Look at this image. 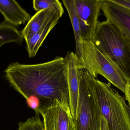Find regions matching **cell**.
I'll return each mask as SVG.
<instances>
[{
  "label": "cell",
  "instance_id": "cell-1",
  "mask_svg": "<svg viewBox=\"0 0 130 130\" xmlns=\"http://www.w3.org/2000/svg\"><path fill=\"white\" fill-rule=\"evenodd\" d=\"M68 71L66 57L59 56L39 64L12 63L5 71L11 85L25 99L35 95L46 107L57 99L70 110Z\"/></svg>",
  "mask_w": 130,
  "mask_h": 130
},
{
  "label": "cell",
  "instance_id": "cell-2",
  "mask_svg": "<svg viewBox=\"0 0 130 130\" xmlns=\"http://www.w3.org/2000/svg\"><path fill=\"white\" fill-rule=\"evenodd\" d=\"M79 94L75 130H109L96 96L95 78L77 56Z\"/></svg>",
  "mask_w": 130,
  "mask_h": 130
},
{
  "label": "cell",
  "instance_id": "cell-3",
  "mask_svg": "<svg viewBox=\"0 0 130 130\" xmlns=\"http://www.w3.org/2000/svg\"><path fill=\"white\" fill-rule=\"evenodd\" d=\"M92 41L100 52L130 82V44L120 31L108 21H99Z\"/></svg>",
  "mask_w": 130,
  "mask_h": 130
},
{
  "label": "cell",
  "instance_id": "cell-4",
  "mask_svg": "<svg viewBox=\"0 0 130 130\" xmlns=\"http://www.w3.org/2000/svg\"><path fill=\"white\" fill-rule=\"evenodd\" d=\"M97 99L102 116L110 130H130V117L123 97L110 83L95 81Z\"/></svg>",
  "mask_w": 130,
  "mask_h": 130
},
{
  "label": "cell",
  "instance_id": "cell-5",
  "mask_svg": "<svg viewBox=\"0 0 130 130\" xmlns=\"http://www.w3.org/2000/svg\"><path fill=\"white\" fill-rule=\"evenodd\" d=\"M82 50V62L94 78L101 75L124 93L128 81L100 52L92 41L83 40Z\"/></svg>",
  "mask_w": 130,
  "mask_h": 130
},
{
  "label": "cell",
  "instance_id": "cell-6",
  "mask_svg": "<svg viewBox=\"0 0 130 130\" xmlns=\"http://www.w3.org/2000/svg\"><path fill=\"white\" fill-rule=\"evenodd\" d=\"M45 130H75V120L71 110L67 109L57 99L40 110Z\"/></svg>",
  "mask_w": 130,
  "mask_h": 130
},
{
  "label": "cell",
  "instance_id": "cell-7",
  "mask_svg": "<svg viewBox=\"0 0 130 130\" xmlns=\"http://www.w3.org/2000/svg\"><path fill=\"white\" fill-rule=\"evenodd\" d=\"M83 40L92 41L101 10L102 0H74Z\"/></svg>",
  "mask_w": 130,
  "mask_h": 130
},
{
  "label": "cell",
  "instance_id": "cell-8",
  "mask_svg": "<svg viewBox=\"0 0 130 130\" xmlns=\"http://www.w3.org/2000/svg\"><path fill=\"white\" fill-rule=\"evenodd\" d=\"M101 10L107 20L120 31L130 44V9L111 0H102Z\"/></svg>",
  "mask_w": 130,
  "mask_h": 130
},
{
  "label": "cell",
  "instance_id": "cell-9",
  "mask_svg": "<svg viewBox=\"0 0 130 130\" xmlns=\"http://www.w3.org/2000/svg\"><path fill=\"white\" fill-rule=\"evenodd\" d=\"M0 12L5 22L15 27L28 22L32 17L17 2L13 0H0Z\"/></svg>",
  "mask_w": 130,
  "mask_h": 130
},
{
  "label": "cell",
  "instance_id": "cell-10",
  "mask_svg": "<svg viewBox=\"0 0 130 130\" xmlns=\"http://www.w3.org/2000/svg\"><path fill=\"white\" fill-rule=\"evenodd\" d=\"M66 57L68 61V82L69 89L70 107L71 114L75 120L79 94V81L76 66L77 56L75 53L68 52Z\"/></svg>",
  "mask_w": 130,
  "mask_h": 130
},
{
  "label": "cell",
  "instance_id": "cell-11",
  "mask_svg": "<svg viewBox=\"0 0 130 130\" xmlns=\"http://www.w3.org/2000/svg\"><path fill=\"white\" fill-rule=\"evenodd\" d=\"M63 10V7L51 8L37 12L21 32L24 39L26 40L30 38L49 22L59 11Z\"/></svg>",
  "mask_w": 130,
  "mask_h": 130
},
{
  "label": "cell",
  "instance_id": "cell-12",
  "mask_svg": "<svg viewBox=\"0 0 130 130\" xmlns=\"http://www.w3.org/2000/svg\"><path fill=\"white\" fill-rule=\"evenodd\" d=\"M64 13V10L59 11L49 22L44 25L37 33L25 40L27 50L29 58H33L36 56L45 39L54 27L58 23Z\"/></svg>",
  "mask_w": 130,
  "mask_h": 130
},
{
  "label": "cell",
  "instance_id": "cell-13",
  "mask_svg": "<svg viewBox=\"0 0 130 130\" xmlns=\"http://www.w3.org/2000/svg\"><path fill=\"white\" fill-rule=\"evenodd\" d=\"M62 2L69 15L74 31L76 41L75 54L82 62V45L83 39L81 35L80 24L74 0H62Z\"/></svg>",
  "mask_w": 130,
  "mask_h": 130
},
{
  "label": "cell",
  "instance_id": "cell-14",
  "mask_svg": "<svg viewBox=\"0 0 130 130\" xmlns=\"http://www.w3.org/2000/svg\"><path fill=\"white\" fill-rule=\"evenodd\" d=\"M23 39L21 32L16 27L5 21L0 23V47L9 43L21 45Z\"/></svg>",
  "mask_w": 130,
  "mask_h": 130
},
{
  "label": "cell",
  "instance_id": "cell-15",
  "mask_svg": "<svg viewBox=\"0 0 130 130\" xmlns=\"http://www.w3.org/2000/svg\"><path fill=\"white\" fill-rule=\"evenodd\" d=\"M39 113L29 118L24 122H20L18 130H45L44 124L41 121Z\"/></svg>",
  "mask_w": 130,
  "mask_h": 130
},
{
  "label": "cell",
  "instance_id": "cell-16",
  "mask_svg": "<svg viewBox=\"0 0 130 130\" xmlns=\"http://www.w3.org/2000/svg\"><path fill=\"white\" fill-rule=\"evenodd\" d=\"M33 7L37 12L51 8H62V3L58 0H34Z\"/></svg>",
  "mask_w": 130,
  "mask_h": 130
},
{
  "label": "cell",
  "instance_id": "cell-17",
  "mask_svg": "<svg viewBox=\"0 0 130 130\" xmlns=\"http://www.w3.org/2000/svg\"><path fill=\"white\" fill-rule=\"evenodd\" d=\"M26 99L28 107L34 110L36 113H40L41 105L40 98L37 96L31 95Z\"/></svg>",
  "mask_w": 130,
  "mask_h": 130
},
{
  "label": "cell",
  "instance_id": "cell-18",
  "mask_svg": "<svg viewBox=\"0 0 130 130\" xmlns=\"http://www.w3.org/2000/svg\"><path fill=\"white\" fill-rule=\"evenodd\" d=\"M114 3L125 7L130 10V0H111Z\"/></svg>",
  "mask_w": 130,
  "mask_h": 130
},
{
  "label": "cell",
  "instance_id": "cell-19",
  "mask_svg": "<svg viewBox=\"0 0 130 130\" xmlns=\"http://www.w3.org/2000/svg\"><path fill=\"white\" fill-rule=\"evenodd\" d=\"M124 93L125 94V98L128 102L129 107L130 108V82H128Z\"/></svg>",
  "mask_w": 130,
  "mask_h": 130
},
{
  "label": "cell",
  "instance_id": "cell-20",
  "mask_svg": "<svg viewBox=\"0 0 130 130\" xmlns=\"http://www.w3.org/2000/svg\"><path fill=\"white\" fill-rule=\"evenodd\" d=\"M126 107L127 108V111H128V113H129L130 117V108L129 107V106L127 105Z\"/></svg>",
  "mask_w": 130,
  "mask_h": 130
}]
</instances>
